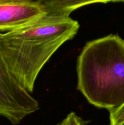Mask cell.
<instances>
[{
  "mask_svg": "<svg viewBox=\"0 0 124 125\" xmlns=\"http://www.w3.org/2000/svg\"><path fill=\"white\" fill-rule=\"evenodd\" d=\"M110 125H119L124 122V104L117 109L109 112Z\"/></svg>",
  "mask_w": 124,
  "mask_h": 125,
  "instance_id": "cell-6",
  "label": "cell"
},
{
  "mask_svg": "<svg viewBox=\"0 0 124 125\" xmlns=\"http://www.w3.org/2000/svg\"><path fill=\"white\" fill-rule=\"evenodd\" d=\"M79 23L69 17L46 12L26 25L0 34V52L19 85L29 94L45 63L65 42L72 39Z\"/></svg>",
  "mask_w": 124,
  "mask_h": 125,
  "instance_id": "cell-1",
  "label": "cell"
},
{
  "mask_svg": "<svg viewBox=\"0 0 124 125\" xmlns=\"http://www.w3.org/2000/svg\"><path fill=\"white\" fill-rule=\"evenodd\" d=\"M119 2H123V3H124V1H119Z\"/></svg>",
  "mask_w": 124,
  "mask_h": 125,
  "instance_id": "cell-9",
  "label": "cell"
},
{
  "mask_svg": "<svg viewBox=\"0 0 124 125\" xmlns=\"http://www.w3.org/2000/svg\"><path fill=\"white\" fill-rule=\"evenodd\" d=\"M77 89L109 112L124 104V40L117 34L88 42L77 64Z\"/></svg>",
  "mask_w": 124,
  "mask_h": 125,
  "instance_id": "cell-2",
  "label": "cell"
},
{
  "mask_svg": "<svg viewBox=\"0 0 124 125\" xmlns=\"http://www.w3.org/2000/svg\"><path fill=\"white\" fill-rule=\"evenodd\" d=\"M110 2L109 1H60V0H47L42 2L45 8L46 12H50L58 15L69 17L72 11L81 6L97 2Z\"/></svg>",
  "mask_w": 124,
  "mask_h": 125,
  "instance_id": "cell-5",
  "label": "cell"
},
{
  "mask_svg": "<svg viewBox=\"0 0 124 125\" xmlns=\"http://www.w3.org/2000/svg\"><path fill=\"white\" fill-rule=\"evenodd\" d=\"M39 104L23 89L7 68L0 52V116L13 125L36 112Z\"/></svg>",
  "mask_w": 124,
  "mask_h": 125,
  "instance_id": "cell-3",
  "label": "cell"
},
{
  "mask_svg": "<svg viewBox=\"0 0 124 125\" xmlns=\"http://www.w3.org/2000/svg\"><path fill=\"white\" fill-rule=\"evenodd\" d=\"M87 122L78 117L74 112H71L62 122L56 125H86Z\"/></svg>",
  "mask_w": 124,
  "mask_h": 125,
  "instance_id": "cell-7",
  "label": "cell"
},
{
  "mask_svg": "<svg viewBox=\"0 0 124 125\" xmlns=\"http://www.w3.org/2000/svg\"><path fill=\"white\" fill-rule=\"evenodd\" d=\"M45 13L42 0H0V31L18 29Z\"/></svg>",
  "mask_w": 124,
  "mask_h": 125,
  "instance_id": "cell-4",
  "label": "cell"
},
{
  "mask_svg": "<svg viewBox=\"0 0 124 125\" xmlns=\"http://www.w3.org/2000/svg\"><path fill=\"white\" fill-rule=\"evenodd\" d=\"M124 125V123H122V124H120V125Z\"/></svg>",
  "mask_w": 124,
  "mask_h": 125,
  "instance_id": "cell-8",
  "label": "cell"
}]
</instances>
